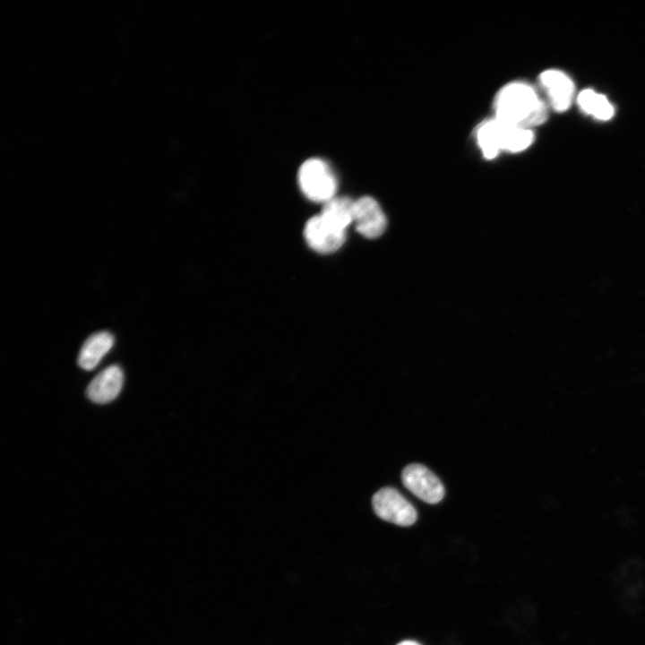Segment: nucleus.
I'll list each match as a JSON object with an SVG mask.
<instances>
[{
	"mask_svg": "<svg viewBox=\"0 0 645 645\" xmlns=\"http://www.w3.org/2000/svg\"><path fill=\"white\" fill-rule=\"evenodd\" d=\"M495 118L504 124L529 128L546 120L547 108L537 90L524 82L503 86L494 99Z\"/></svg>",
	"mask_w": 645,
	"mask_h": 645,
	"instance_id": "obj_1",
	"label": "nucleus"
},
{
	"mask_svg": "<svg viewBox=\"0 0 645 645\" xmlns=\"http://www.w3.org/2000/svg\"><path fill=\"white\" fill-rule=\"evenodd\" d=\"M476 137L484 157L490 159L501 150L519 152L526 150L533 142L534 133L529 128L507 125L494 118L478 126Z\"/></svg>",
	"mask_w": 645,
	"mask_h": 645,
	"instance_id": "obj_2",
	"label": "nucleus"
},
{
	"mask_svg": "<svg viewBox=\"0 0 645 645\" xmlns=\"http://www.w3.org/2000/svg\"><path fill=\"white\" fill-rule=\"evenodd\" d=\"M297 182L301 192L310 201L325 203L336 196L337 177L322 159L310 158L304 161L297 172Z\"/></svg>",
	"mask_w": 645,
	"mask_h": 645,
	"instance_id": "obj_3",
	"label": "nucleus"
},
{
	"mask_svg": "<svg viewBox=\"0 0 645 645\" xmlns=\"http://www.w3.org/2000/svg\"><path fill=\"white\" fill-rule=\"evenodd\" d=\"M372 504L379 518L399 526H410L417 519L414 506L392 487L378 490L372 498Z\"/></svg>",
	"mask_w": 645,
	"mask_h": 645,
	"instance_id": "obj_4",
	"label": "nucleus"
},
{
	"mask_svg": "<svg viewBox=\"0 0 645 645\" xmlns=\"http://www.w3.org/2000/svg\"><path fill=\"white\" fill-rule=\"evenodd\" d=\"M401 480L407 489L427 503H437L444 496V487L440 479L426 467L417 463L406 466Z\"/></svg>",
	"mask_w": 645,
	"mask_h": 645,
	"instance_id": "obj_5",
	"label": "nucleus"
},
{
	"mask_svg": "<svg viewBox=\"0 0 645 645\" xmlns=\"http://www.w3.org/2000/svg\"><path fill=\"white\" fill-rule=\"evenodd\" d=\"M303 233L307 245L314 251L324 254L339 250L346 239L345 230L328 222L320 214L306 221Z\"/></svg>",
	"mask_w": 645,
	"mask_h": 645,
	"instance_id": "obj_6",
	"label": "nucleus"
},
{
	"mask_svg": "<svg viewBox=\"0 0 645 645\" xmlns=\"http://www.w3.org/2000/svg\"><path fill=\"white\" fill-rule=\"evenodd\" d=\"M353 223L359 234L374 238L383 233L387 220L379 203L373 197L363 196L354 202Z\"/></svg>",
	"mask_w": 645,
	"mask_h": 645,
	"instance_id": "obj_7",
	"label": "nucleus"
},
{
	"mask_svg": "<svg viewBox=\"0 0 645 645\" xmlns=\"http://www.w3.org/2000/svg\"><path fill=\"white\" fill-rule=\"evenodd\" d=\"M539 82L555 111L564 112L571 107L574 83L565 73L555 69L546 70L539 75Z\"/></svg>",
	"mask_w": 645,
	"mask_h": 645,
	"instance_id": "obj_8",
	"label": "nucleus"
},
{
	"mask_svg": "<svg viewBox=\"0 0 645 645\" xmlns=\"http://www.w3.org/2000/svg\"><path fill=\"white\" fill-rule=\"evenodd\" d=\"M124 384V373L120 366L112 365L98 374L88 385V398L98 404L115 400Z\"/></svg>",
	"mask_w": 645,
	"mask_h": 645,
	"instance_id": "obj_9",
	"label": "nucleus"
},
{
	"mask_svg": "<svg viewBox=\"0 0 645 645\" xmlns=\"http://www.w3.org/2000/svg\"><path fill=\"white\" fill-rule=\"evenodd\" d=\"M114 345V336L108 331L90 335L81 348L78 364L84 370L94 369Z\"/></svg>",
	"mask_w": 645,
	"mask_h": 645,
	"instance_id": "obj_10",
	"label": "nucleus"
},
{
	"mask_svg": "<svg viewBox=\"0 0 645 645\" xmlns=\"http://www.w3.org/2000/svg\"><path fill=\"white\" fill-rule=\"evenodd\" d=\"M354 202L346 196H335L323 203L320 215L335 227L345 230L353 223Z\"/></svg>",
	"mask_w": 645,
	"mask_h": 645,
	"instance_id": "obj_11",
	"label": "nucleus"
},
{
	"mask_svg": "<svg viewBox=\"0 0 645 645\" xmlns=\"http://www.w3.org/2000/svg\"><path fill=\"white\" fill-rule=\"evenodd\" d=\"M577 103L582 112L598 120H609L615 113L614 107L606 97L591 89L580 91L577 97Z\"/></svg>",
	"mask_w": 645,
	"mask_h": 645,
	"instance_id": "obj_12",
	"label": "nucleus"
},
{
	"mask_svg": "<svg viewBox=\"0 0 645 645\" xmlns=\"http://www.w3.org/2000/svg\"><path fill=\"white\" fill-rule=\"evenodd\" d=\"M397 645H420L418 642L415 641H403Z\"/></svg>",
	"mask_w": 645,
	"mask_h": 645,
	"instance_id": "obj_13",
	"label": "nucleus"
}]
</instances>
